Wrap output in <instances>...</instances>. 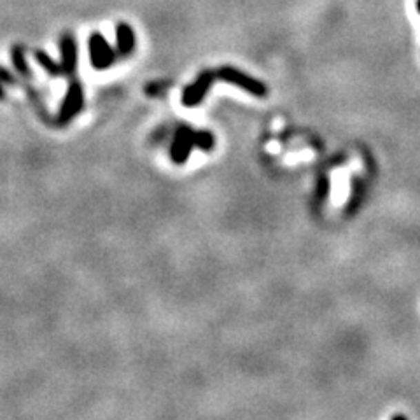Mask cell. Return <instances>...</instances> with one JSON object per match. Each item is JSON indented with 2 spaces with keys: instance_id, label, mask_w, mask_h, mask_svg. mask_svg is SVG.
Masks as SVG:
<instances>
[{
  "instance_id": "obj_11",
  "label": "cell",
  "mask_w": 420,
  "mask_h": 420,
  "mask_svg": "<svg viewBox=\"0 0 420 420\" xmlns=\"http://www.w3.org/2000/svg\"><path fill=\"white\" fill-rule=\"evenodd\" d=\"M328 191H330V181H328V177H321L317 184V200L324 201L328 197Z\"/></svg>"
},
{
  "instance_id": "obj_3",
  "label": "cell",
  "mask_w": 420,
  "mask_h": 420,
  "mask_svg": "<svg viewBox=\"0 0 420 420\" xmlns=\"http://www.w3.org/2000/svg\"><path fill=\"white\" fill-rule=\"evenodd\" d=\"M90 60L95 70H106L116 61V51L112 50L102 34L95 32L90 37Z\"/></svg>"
},
{
  "instance_id": "obj_12",
  "label": "cell",
  "mask_w": 420,
  "mask_h": 420,
  "mask_svg": "<svg viewBox=\"0 0 420 420\" xmlns=\"http://www.w3.org/2000/svg\"><path fill=\"white\" fill-rule=\"evenodd\" d=\"M0 83L12 84V86H14V84H19L18 79H16V77L9 72L8 68H4V67H0Z\"/></svg>"
},
{
  "instance_id": "obj_7",
  "label": "cell",
  "mask_w": 420,
  "mask_h": 420,
  "mask_svg": "<svg viewBox=\"0 0 420 420\" xmlns=\"http://www.w3.org/2000/svg\"><path fill=\"white\" fill-rule=\"evenodd\" d=\"M116 37H118V53L121 57H128L135 48V34L128 23H119L116 27Z\"/></svg>"
},
{
  "instance_id": "obj_9",
  "label": "cell",
  "mask_w": 420,
  "mask_h": 420,
  "mask_svg": "<svg viewBox=\"0 0 420 420\" xmlns=\"http://www.w3.org/2000/svg\"><path fill=\"white\" fill-rule=\"evenodd\" d=\"M11 60L16 70H18L23 77H32L30 67H28L27 60H25V48H23V46H12Z\"/></svg>"
},
{
  "instance_id": "obj_10",
  "label": "cell",
  "mask_w": 420,
  "mask_h": 420,
  "mask_svg": "<svg viewBox=\"0 0 420 420\" xmlns=\"http://www.w3.org/2000/svg\"><path fill=\"white\" fill-rule=\"evenodd\" d=\"M214 144H216V139L210 132H205V130H200V132H194V146L203 151H210L214 149Z\"/></svg>"
},
{
  "instance_id": "obj_4",
  "label": "cell",
  "mask_w": 420,
  "mask_h": 420,
  "mask_svg": "<svg viewBox=\"0 0 420 420\" xmlns=\"http://www.w3.org/2000/svg\"><path fill=\"white\" fill-rule=\"evenodd\" d=\"M214 77H216V74H214L212 70H203L193 84H190V86L182 91V103H184L186 107H194L198 106V103H201V100L207 95V91L212 86Z\"/></svg>"
},
{
  "instance_id": "obj_13",
  "label": "cell",
  "mask_w": 420,
  "mask_h": 420,
  "mask_svg": "<svg viewBox=\"0 0 420 420\" xmlns=\"http://www.w3.org/2000/svg\"><path fill=\"white\" fill-rule=\"evenodd\" d=\"M6 99V91L4 88H2V83H0V100H4Z\"/></svg>"
},
{
  "instance_id": "obj_2",
  "label": "cell",
  "mask_w": 420,
  "mask_h": 420,
  "mask_svg": "<svg viewBox=\"0 0 420 420\" xmlns=\"http://www.w3.org/2000/svg\"><path fill=\"white\" fill-rule=\"evenodd\" d=\"M83 103H84L83 86H81L79 81L74 79L72 83L68 84L67 95H65L63 103H61L60 107V114H58L57 118V125L63 126L67 125V123L72 121L77 114L81 112V109H83Z\"/></svg>"
},
{
  "instance_id": "obj_8",
  "label": "cell",
  "mask_w": 420,
  "mask_h": 420,
  "mask_svg": "<svg viewBox=\"0 0 420 420\" xmlns=\"http://www.w3.org/2000/svg\"><path fill=\"white\" fill-rule=\"evenodd\" d=\"M35 60L39 61V65H41L42 68H44L46 72L50 74L51 77H60L63 76V67H61V63H58V61H54L53 58L50 57V54L46 53V51L37 50L34 53Z\"/></svg>"
},
{
  "instance_id": "obj_6",
  "label": "cell",
  "mask_w": 420,
  "mask_h": 420,
  "mask_svg": "<svg viewBox=\"0 0 420 420\" xmlns=\"http://www.w3.org/2000/svg\"><path fill=\"white\" fill-rule=\"evenodd\" d=\"M61 51V67H63V76H74L77 65V46L72 34H63L60 39Z\"/></svg>"
},
{
  "instance_id": "obj_1",
  "label": "cell",
  "mask_w": 420,
  "mask_h": 420,
  "mask_svg": "<svg viewBox=\"0 0 420 420\" xmlns=\"http://www.w3.org/2000/svg\"><path fill=\"white\" fill-rule=\"evenodd\" d=\"M216 76L219 77V79L226 81V83L233 84V86L240 88V90L247 91L250 95L259 97V99L268 95V88H266L265 83L247 76V74H243L242 70H239V68L235 67H221L216 72Z\"/></svg>"
},
{
  "instance_id": "obj_5",
  "label": "cell",
  "mask_w": 420,
  "mask_h": 420,
  "mask_svg": "<svg viewBox=\"0 0 420 420\" xmlns=\"http://www.w3.org/2000/svg\"><path fill=\"white\" fill-rule=\"evenodd\" d=\"M194 146V132L190 126H181L175 133V139L170 148V158L175 163H186L191 154V149Z\"/></svg>"
},
{
  "instance_id": "obj_14",
  "label": "cell",
  "mask_w": 420,
  "mask_h": 420,
  "mask_svg": "<svg viewBox=\"0 0 420 420\" xmlns=\"http://www.w3.org/2000/svg\"><path fill=\"white\" fill-rule=\"evenodd\" d=\"M417 9H419V12H420V0H417Z\"/></svg>"
}]
</instances>
